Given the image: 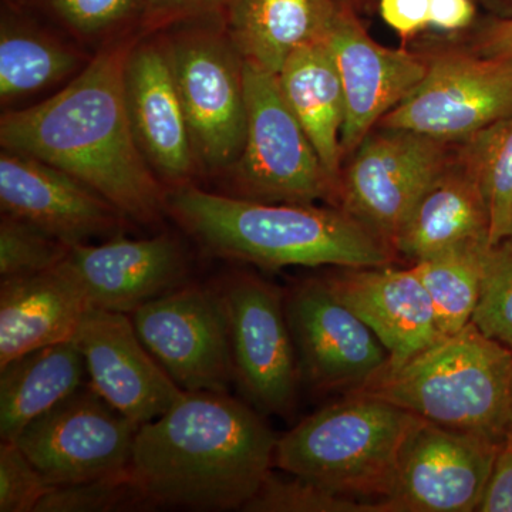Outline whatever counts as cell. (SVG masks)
<instances>
[{
  "instance_id": "7a4b0ae2",
  "label": "cell",
  "mask_w": 512,
  "mask_h": 512,
  "mask_svg": "<svg viewBox=\"0 0 512 512\" xmlns=\"http://www.w3.org/2000/svg\"><path fill=\"white\" fill-rule=\"evenodd\" d=\"M276 441L251 404L184 392L137 430L130 473L151 508L242 511L275 466Z\"/></svg>"
},
{
  "instance_id": "8fae6325",
  "label": "cell",
  "mask_w": 512,
  "mask_h": 512,
  "mask_svg": "<svg viewBox=\"0 0 512 512\" xmlns=\"http://www.w3.org/2000/svg\"><path fill=\"white\" fill-rule=\"evenodd\" d=\"M511 114L512 57L446 53L427 60L419 86L379 126L451 144L470 140Z\"/></svg>"
},
{
  "instance_id": "5bb4252c",
  "label": "cell",
  "mask_w": 512,
  "mask_h": 512,
  "mask_svg": "<svg viewBox=\"0 0 512 512\" xmlns=\"http://www.w3.org/2000/svg\"><path fill=\"white\" fill-rule=\"evenodd\" d=\"M503 444L417 417L387 512H473Z\"/></svg>"
},
{
  "instance_id": "d6986e66",
  "label": "cell",
  "mask_w": 512,
  "mask_h": 512,
  "mask_svg": "<svg viewBox=\"0 0 512 512\" xmlns=\"http://www.w3.org/2000/svg\"><path fill=\"white\" fill-rule=\"evenodd\" d=\"M66 264L86 291L90 306L131 315L140 306L180 288L188 275L183 245L173 235L70 247Z\"/></svg>"
},
{
  "instance_id": "ab89813d",
  "label": "cell",
  "mask_w": 512,
  "mask_h": 512,
  "mask_svg": "<svg viewBox=\"0 0 512 512\" xmlns=\"http://www.w3.org/2000/svg\"><path fill=\"white\" fill-rule=\"evenodd\" d=\"M505 443L511 444V446H512V386H511L510 419H508L507 440H505Z\"/></svg>"
},
{
  "instance_id": "74e56055",
  "label": "cell",
  "mask_w": 512,
  "mask_h": 512,
  "mask_svg": "<svg viewBox=\"0 0 512 512\" xmlns=\"http://www.w3.org/2000/svg\"><path fill=\"white\" fill-rule=\"evenodd\" d=\"M476 16L473 0H430V28L458 32L471 25Z\"/></svg>"
},
{
  "instance_id": "6da1fadb",
  "label": "cell",
  "mask_w": 512,
  "mask_h": 512,
  "mask_svg": "<svg viewBox=\"0 0 512 512\" xmlns=\"http://www.w3.org/2000/svg\"><path fill=\"white\" fill-rule=\"evenodd\" d=\"M138 36L94 52L55 96L3 113L0 144L73 175L126 220L156 225L168 190L138 147L124 100V63Z\"/></svg>"
},
{
  "instance_id": "f546056e",
  "label": "cell",
  "mask_w": 512,
  "mask_h": 512,
  "mask_svg": "<svg viewBox=\"0 0 512 512\" xmlns=\"http://www.w3.org/2000/svg\"><path fill=\"white\" fill-rule=\"evenodd\" d=\"M289 478L269 473L254 497L245 504V512H387L386 505L356 500L325 490L289 474Z\"/></svg>"
},
{
  "instance_id": "d6a6232c",
  "label": "cell",
  "mask_w": 512,
  "mask_h": 512,
  "mask_svg": "<svg viewBox=\"0 0 512 512\" xmlns=\"http://www.w3.org/2000/svg\"><path fill=\"white\" fill-rule=\"evenodd\" d=\"M473 322L512 350V237L488 252L483 292Z\"/></svg>"
},
{
  "instance_id": "83f0119b",
  "label": "cell",
  "mask_w": 512,
  "mask_h": 512,
  "mask_svg": "<svg viewBox=\"0 0 512 512\" xmlns=\"http://www.w3.org/2000/svg\"><path fill=\"white\" fill-rule=\"evenodd\" d=\"M77 45L101 47L140 35L146 0H16Z\"/></svg>"
},
{
  "instance_id": "3957f363",
  "label": "cell",
  "mask_w": 512,
  "mask_h": 512,
  "mask_svg": "<svg viewBox=\"0 0 512 512\" xmlns=\"http://www.w3.org/2000/svg\"><path fill=\"white\" fill-rule=\"evenodd\" d=\"M167 214L208 254L266 269L393 262V249L340 208L245 200L188 184L167 191Z\"/></svg>"
},
{
  "instance_id": "e575fe53",
  "label": "cell",
  "mask_w": 512,
  "mask_h": 512,
  "mask_svg": "<svg viewBox=\"0 0 512 512\" xmlns=\"http://www.w3.org/2000/svg\"><path fill=\"white\" fill-rule=\"evenodd\" d=\"M228 0H146L140 35H153L187 20L218 15Z\"/></svg>"
},
{
  "instance_id": "d590c367",
  "label": "cell",
  "mask_w": 512,
  "mask_h": 512,
  "mask_svg": "<svg viewBox=\"0 0 512 512\" xmlns=\"http://www.w3.org/2000/svg\"><path fill=\"white\" fill-rule=\"evenodd\" d=\"M380 16L404 42L430 28V0H379Z\"/></svg>"
},
{
  "instance_id": "836d02e7",
  "label": "cell",
  "mask_w": 512,
  "mask_h": 512,
  "mask_svg": "<svg viewBox=\"0 0 512 512\" xmlns=\"http://www.w3.org/2000/svg\"><path fill=\"white\" fill-rule=\"evenodd\" d=\"M52 485L15 441L0 444V512H36Z\"/></svg>"
},
{
  "instance_id": "f1b7e54d",
  "label": "cell",
  "mask_w": 512,
  "mask_h": 512,
  "mask_svg": "<svg viewBox=\"0 0 512 512\" xmlns=\"http://www.w3.org/2000/svg\"><path fill=\"white\" fill-rule=\"evenodd\" d=\"M488 212L490 244L512 237V114L466 141L463 150Z\"/></svg>"
},
{
  "instance_id": "8d00e7d4",
  "label": "cell",
  "mask_w": 512,
  "mask_h": 512,
  "mask_svg": "<svg viewBox=\"0 0 512 512\" xmlns=\"http://www.w3.org/2000/svg\"><path fill=\"white\" fill-rule=\"evenodd\" d=\"M477 512H512V446L504 443L497 458Z\"/></svg>"
},
{
  "instance_id": "4dcf8cb0",
  "label": "cell",
  "mask_w": 512,
  "mask_h": 512,
  "mask_svg": "<svg viewBox=\"0 0 512 512\" xmlns=\"http://www.w3.org/2000/svg\"><path fill=\"white\" fill-rule=\"evenodd\" d=\"M146 507L150 504L128 468L113 476L52 487L37 505L36 512H113Z\"/></svg>"
},
{
  "instance_id": "4fadbf2b",
  "label": "cell",
  "mask_w": 512,
  "mask_h": 512,
  "mask_svg": "<svg viewBox=\"0 0 512 512\" xmlns=\"http://www.w3.org/2000/svg\"><path fill=\"white\" fill-rule=\"evenodd\" d=\"M285 311L301 377L316 392H352L389 366L383 343L323 279L292 288L285 296Z\"/></svg>"
},
{
  "instance_id": "f35d334b",
  "label": "cell",
  "mask_w": 512,
  "mask_h": 512,
  "mask_svg": "<svg viewBox=\"0 0 512 512\" xmlns=\"http://www.w3.org/2000/svg\"><path fill=\"white\" fill-rule=\"evenodd\" d=\"M476 55L511 59L512 19L498 20L481 33L477 42Z\"/></svg>"
},
{
  "instance_id": "e0dca14e",
  "label": "cell",
  "mask_w": 512,
  "mask_h": 512,
  "mask_svg": "<svg viewBox=\"0 0 512 512\" xmlns=\"http://www.w3.org/2000/svg\"><path fill=\"white\" fill-rule=\"evenodd\" d=\"M345 94L343 156L353 153L380 120L414 92L427 60L375 42L346 3H340L328 39Z\"/></svg>"
},
{
  "instance_id": "603a6c76",
  "label": "cell",
  "mask_w": 512,
  "mask_h": 512,
  "mask_svg": "<svg viewBox=\"0 0 512 512\" xmlns=\"http://www.w3.org/2000/svg\"><path fill=\"white\" fill-rule=\"evenodd\" d=\"M487 207L466 158L448 163L423 192L393 241V251L416 262L464 242L487 239Z\"/></svg>"
},
{
  "instance_id": "5b68a950",
  "label": "cell",
  "mask_w": 512,
  "mask_h": 512,
  "mask_svg": "<svg viewBox=\"0 0 512 512\" xmlns=\"http://www.w3.org/2000/svg\"><path fill=\"white\" fill-rule=\"evenodd\" d=\"M416 420L386 400L349 393L278 439L275 466L332 493L384 504Z\"/></svg>"
},
{
  "instance_id": "1f68e13d",
  "label": "cell",
  "mask_w": 512,
  "mask_h": 512,
  "mask_svg": "<svg viewBox=\"0 0 512 512\" xmlns=\"http://www.w3.org/2000/svg\"><path fill=\"white\" fill-rule=\"evenodd\" d=\"M70 245L29 222L2 214L0 220V276L32 275L62 264Z\"/></svg>"
},
{
  "instance_id": "2e32d148",
  "label": "cell",
  "mask_w": 512,
  "mask_h": 512,
  "mask_svg": "<svg viewBox=\"0 0 512 512\" xmlns=\"http://www.w3.org/2000/svg\"><path fill=\"white\" fill-rule=\"evenodd\" d=\"M124 100L141 153L167 190L198 173L190 128L157 33L138 36L124 63Z\"/></svg>"
},
{
  "instance_id": "ba28073f",
  "label": "cell",
  "mask_w": 512,
  "mask_h": 512,
  "mask_svg": "<svg viewBox=\"0 0 512 512\" xmlns=\"http://www.w3.org/2000/svg\"><path fill=\"white\" fill-rule=\"evenodd\" d=\"M448 148L446 141L409 130L370 133L340 173V210L393 249L410 211L450 163Z\"/></svg>"
},
{
  "instance_id": "277c9868",
  "label": "cell",
  "mask_w": 512,
  "mask_h": 512,
  "mask_svg": "<svg viewBox=\"0 0 512 512\" xmlns=\"http://www.w3.org/2000/svg\"><path fill=\"white\" fill-rule=\"evenodd\" d=\"M512 350L474 322L349 393L367 394L431 423L504 444Z\"/></svg>"
},
{
  "instance_id": "484cf974",
  "label": "cell",
  "mask_w": 512,
  "mask_h": 512,
  "mask_svg": "<svg viewBox=\"0 0 512 512\" xmlns=\"http://www.w3.org/2000/svg\"><path fill=\"white\" fill-rule=\"evenodd\" d=\"M86 362L73 340L32 350L0 367V439L26 427L84 384Z\"/></svg>"
},
{
  "instance_id": "ac0fdd59",
  "label": "cell",
  "mask_w": 512,
  "mask_h": 512,
  "mask_svg": "<svg viewBox=\"0 0 512 512\" xmlns=\"http://www.w3.org/2000/svg\"><path fill=\"white\" fill-rule=\"evenodd\" d=\"M0 208L2 214L29 222L70 247L120 234L126 220L73 175L6 148L0 153Z\"/></svg>"
},
{
  "instance_id": "44dd1931",
  "label": "cell",
  "mask_w": 512,
  "mask_h": 512,
  "mask_svg": "<svg viewBox=\"0 0 512 512\" xmlns=\"http://www.w3.org/2000/svg\"><path fill=\"white\" fill-rule=\"evenodd\" d=\"M90 308L66 259L49 271L0 281V367L32 350L69 342Z\"/></svg>"
},
{
  "instance_id": "9c48e42d",
  "label": "cell",
  "mask_w": 512,
  "mask_h": 512,
  "mask_svg": "<svg viewBox=\"0 0 512 512\" xmlns=\"http://www.w3.org/2000/svg\"><path fill=\"white\" fill-rule=\"evenodd\" d=\"M220 289L227 306L234 383L258 412L288 416L302 377L285 296L247 272L229 275Z\"/></svg>"
},
{
  "instance_id": "52a82bcc",
  "label": "cell",
  "mask_w": 512,
  "mask_h": 512,
  "mask_svg": "<svg viewBox=\"0 0 512 512\" xmlns=\"http://www.w3.org/2000/svg\"><path fill=\"white\" fill-rule=\"evenodd\" d=\"M247 131L234 167L224 175L228 195L274 204L338 202L311 138L289 109L276 74L244 63Z\"/></svg>"
},
{
  "instance_id": "60d3db41",
  "label": "cell",
  "mask_w": 512,
  "mask_h": 512,
  "mask_svg": "<svg viewBox=\"0 0 512 512\" xmlns=\"http://www.w3.org/2000/svg\"><path fill=\"white\" fill-rule=\"evenodd\" d=\"M340 2H342V0H340Z\"/></svg>"
},
{
  "instance_id": "7c38bea8",
  "label": "cell",
  "mask_w": 512,
  "mask_h": 512,
  "mask_svg": "<svg viewBox=\"0 0 512 512\" xmlns=\"http://www.w3.org/2000/svg\"><path fill=\"white\" fill-rule=\"evenodd\" d=\"M137 430L84 383L33 420L15 443L47 483L60 487L127 471Z\"/></svg>"
},
{
  "instance_id": "9a60e30c",
  "label": "cell",
  "mask_w": 512,
  "mask_h": 512,
  "mask_svg": "<svg viewBox=\"0 0 512 512\" xmlns=\"http://www.w3.org/2000/svg\"><path fill=\"white\" fill-rule=\"evenodd\" d=\"M73 342L97 393L138 429L184 394L141 342L127 313L90 306Z\"/></svg>"
},
{
  "instance_id": "7402d4cb",
  "label": "cell",
  "mask_w": 512,
  "mask_h": 512,
  "mask_svg": "<svg viewBox=\"0 0 512 512\" xmlns=\"http://www.w3.org/2000/svg\"><path fill=\"white\" fill-rule=\"evenodd\" d=\"M340 0H228L229 39L244 63L278 74L296 50L328 39Z\"/></svg>"
},
{
  "instance_id": "4316f807",
  "label": "cell",
  "mask_w": 512,
  "mask_h": 512,
  "mask_svg": "<svg viewBox=\"0 0 512 512\" xmlns=\"http://www.w3.org/2000/svg\"><path fill=\"white\" fill-rule=\"evenodd\" d=\"M491 247L487 239L464 242L413 264L429 293L443 336L453 335L473 322Z\"/></svg>"
},
{
  "instance_id": "30bf717a",
  "label": "cell",
  "mask_w": 512,
  "mask_h": 512,
  "mask_svg": "<svg viewBox=\"0 0 512 512\" xmlns=\"http://www.w3.org/2000/svg\"><path fill=\"white\" fill-rule=\"evenodd\" d=\"M130 316L148 352L184 392L228 393L234 365L220 286L184 284Z\"/></svg>"
},
{
  "instance_id": "cb8c5ba5",
  "label": "cell",
  "mask_w": 512,
  "mask_h": 512,
  "mask_svg": "<svg viewBox=\"0 0 512 512\" xmlns=\"http://www.w3.org/2000/svg\"><path fill=\"white\" fill-rule=\"evenodd\" d=\"M276 79L326 171L339 184L346 104L338 67L326 40L293 52Z\"/></svg>"
},
{
  "instance_id": "8992f818",
  "label": "cell",
  "mask_w": 512,
  "mask_h": 512,
  "mask_svg": "<svg viewBox=\"0 0 512 512\" xmlns=\"http://www.w3.org/2000/svg\"><path fill=\"white\" fill-rule=\"evenodd\" d=\"M197 160L198 173L224 177L244 147L247 131L244 60L229 39L222 13L157 32Z\"/></svg>"
},
{
  "instance_id": "ffe728a7",
  "label": "cell",
  "mask_w": 512,
  "mask_h": 512,
  "mask_svg": "<svg viewBox=\"0 0 512 512\" xmlns=\"http://www.w3.org/2000/svg\"><path fill=\"white\" fill-rule=\"evenodd\" d=\"M322 279L383 343L390 355L387 369L404 365L443 338L429 293L413 266L342 268Z\"/></svg>"
},
{
  "instance_id": "d4e9b609",
  "label": "cell",
  "mask_w": 512,
  "mask_h": 512,
  "mask_svg": "<svg viewBox=\"0 0 512 512\" xmlns=\"http://www.w3.org/2000/svg\"><path fill=\"white\" fill-rule=\"evenodd\" d=\"M92 56L42 28L30 10L3 0L0 22V103L9 106L72 80Z\"/></svg>"
}]
</instances>
